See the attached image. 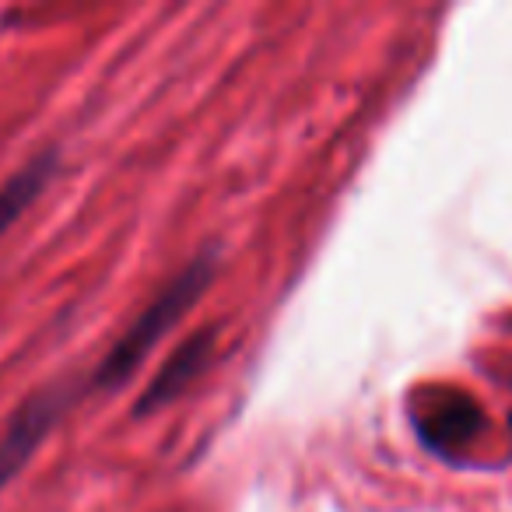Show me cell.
<instances>
[{"label": "cell", "mask_w": 512, "mask_h": 512, "mask_svg": "<svg viewBox=\"0 0 512 512\" xmlns=\"http://www.w3.org/2000/svg\"><path fill=\"white\" fill-rule=\"evenodd\" d=\"M207 281H211V260H197V264L186 267V271L130 323L127 334L113 344V351H109L99 369H95L92 383L99 386V390H113V386L127 383L137 372V365L144 362V355L158 344V337H165V330H169L172 323H179V316L197 302V295L207 288Z\"/></svg>", "instance_id": "obj_1"}, {"label": "cell", "mask_w": 512, "mask_h": 512, "mask_svg": "<svg viewBox=\"0 0 512 512\" xmlns=\"http://www.w3.org/2000/svg\"><path fill=\"white\" fill-rule=\"evenodd\" d=\"M74 393L67 386H50V390H39L25 400L15 411V418L8 421L4 435H0V491L8 488L18 477V470L32 460L43 439L53 432V425L60 421V414L67 411Z\"/></svg>", "instance_id": "obj_2"}, {"label": "cell", "mask_w": 512, "mask_h": 512, "mask_svg": "<svg viewBox=\"0 0 512 512\" xmlns=\"http://www.w3.org/2000/svg\"><path fill=\"white\" fill-rule=\"evenodd\" d=\"M207 351H211V337H207V334H193L190 341H186L183 348H179L176 355H172L169 362L162 365V372L155 376V383L148 386V393H144L141 404H137L134 411L137 414H148V411H155V407L169 404L172 397H179V393H183V386L190 383V379L197 376L200 369H204Z\"/></svg>", "instance_id": "obj_3"}, {"label": "cell", "mask_w": 512, "mask_h": 512, "mask_svg": "<svg viewBox=\"0 0 512 512\" xmlns=\"http://www.w3.org/2000/svg\"><path fill=\"white\" fill-rule=\"evenodd\" d=\"M53 169H57V155L46 151V155L32 158L29 165H22L8 183L0 186V235L8 232V228L15 225L18 214L43 193V186L50 183Z\"/></svg>", "instance_id": "obj_4"}]
</instances>
